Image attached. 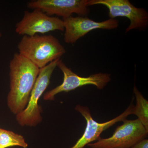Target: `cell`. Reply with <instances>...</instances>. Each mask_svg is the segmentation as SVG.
Here are the masks:
<instances>
[{
	"label": "cell",
	"mask_w": 148,
	"mask_h": 148,
	"mask_svg": "<svg viewBox=\"0 0 148 148\" xmlns=\"http://www.w3.org/2000/svg\"><path fill=\"white\" fill-rule=\"evenodd\" d=\"M64 40L66 43H75L80 38L95 29L112 30L119 27V21L116 18H110L106 21H96L83 16H70L63 18Z\"/></svg>",
	"instance_id": "obj_8"
},
{
	"label": "cell",
	"mask_w": 148,
	"mask_h": 148,
	"mask_svg": "<svg viewBox=\"0 0 148 148\" xmlns=\"http://www.w3.org/2000/svg\"><path fill=\"white\" fill-rule=\"evenodd\" d=\"M57 67L64 75L63 82L45 94L44 99L45 101H53L55 95L60 92H68L84 86L92 85L98 89H103L111 80V75L103 73L92 74L87 77L79 76L68 68L61 59Z\"/></svg>",
	"instance_id": "obj_6"
},
{
	"label": "cell",
	"mask_w": 148,
	"mask_h": 148,
	"mask_svg": "<svg viewBox=\"0 0 148 148\" xmlns=\"http://www.w3.org/2000/svg\"><path fill=\"white\" fill-rule=\"evenodd\" d=\"M134 106L131 104L123 112L113 119L103 123H99L93 119L88 108L78 105L76 110L79 112L86 122V127L83 134L71 148H83L85 146L101 138L103 131L121 121H123L128 115L133 114Z\"/></svg>",
	"instance_id": "obj_9"
},
{
	"label": "cell",
	"mask_w": 148,
	"mask_h": 148,
	"mask_svg": "<svg viewBox=\"0 0 148 148\" xmlns=\"http://www.w3.org/2000/svg\"><path fill=\"white\" fill-rule=\"evenodd\" d=\"M133 91L136 98V105L134 106L133 114L138 116V119L148 131V101L135 86Z\"/></svg>",
	"instance_id": "obj_11"
},
{
	"label": "cell",
	"mask_w": 148,
	"mask_h": 148,
	"mask_svg": "<svg viewBox=\"0 0 148 148\" xmlns=\"http://www.w3.org/2000/svg\"><path fill=\"white\" fill-rule=\"evenodd\" d=\"M28 146L24 137L21 135L0 128V148H7L14 146L27 148Z\"/></svg>",
	"instance_id": "obj_12"
},
{
	"label": "cell",
	"mask_w": 148,
	"mask_h": 148,
	"mask_svg": "<svg viewBox=\"0 0 148 148\" xmlns=\"http://www.w3.org/2000/svg\"><path fill=\"white\" fill-rule=\"evenodd\" d=\"M2 36V34L1 33V32H0V37Z\"/></svg>",
	"instance_id": "obj_14"
},
{
	"label": "cell",
	"mask_w": 148,
	"mask_h": 148,
	"mask_svg": "<svg viewBox=\"0 0 148 148\" xmlns=\"http://www.w3.org/2000/svg\"><path fill=\"white\" fill-rule=\"evenodd\" d=\"M17 47L19 54L40 69L60 59L66 52L59 40L51 35L23 36Z\"/></svg>",
	"instance_id": "obj_2"
},
{
	"label": "cell",
	"mask_w": 148,
	"mask_h": 148,
	"mask_svg": "<svg viewBox=\"0 0 148 148\" xmlns=\"http://www.w3.org/2000/svg\"><path fill=\"white\" fill-rule=\"evenodd\" d=\"M110 138H100L95 143L87 145L91 148H130L141 141L148 131L138 119L123 121Z\"/></svg>",
	"instance_id": "obj_4"
},
{
	"label": "cell",
	"mask_w": 148,
	"mask_h": 148,
	"mask_svg": "<svg viewBox=\"0 0 148 148\" xmlns=\"http://www.w3.org/2000/svg\"><path fill=\"white\" fill-rule=\"evenodd\" d=\"M9 68L10 90L8 106L16 115L26 108L40 69L19 53L14 54Z\"/></svg>",
	"instance_id": "obj_1"
},
{
	"label": "cell",
	"mask_w": 148,
	"mask_h": 148,
	"mask_svg": "<svg viewBox=\"0 0 148 148\" xmlns=\"http://www.w3.org/2000/svg\"><path fill=\"white\" fill-rule=\"evenodd\" d=\"M64 31L63 19L49 16L40 10L26 11L21 21L16 24L15 32L19 35L32 36L53 31Z\"/></svg>",
	"instance_id": "obj_7"
},
{
	"label": "cell",
	"mask_w": 148,
	"mask_h": 148,
	"mask_svg": "<svg viewBox=\"0 0 148 148\" xmlns=\"http://www.w3.org/2000/svg\"><path fill=\"white\" fill-rule=\"evenodd\" d=\"M88 6L101 5L109 10L110 18L125 17L129 19L130 24L125 33L132 30H143L148 25V12L143 8H138L128 0H88Z\"/></svg>",
	"instance_id": "obj_5"
},
{
	"label": "cell",
	"mask_w": 148,
	"mask_h": 148,
	"mask_svg": "<svg viewBox=\"0 0 148 148\" xmlns=\"http://www.w3.org/2000/svg\"><path fill=\"white\" fill-rule=\"evenodd\" d=\"M130 148H148V140L143 139Z\"/></svg>",
	"instance_id": "obj_13"
},
{
	"label": "cell",
	"mask_w": 148,
	"mask_h": 148,
	"mask_svg": "<svg viewBox=\"0 0 148 148\" xmlns=\"http://www.w3.org/2000/svg\"><path fill=\"white\" fill-rule=\"evenodd\" d=\"M88 0H37L28 3L29 8L40 10L49 16L56 15L63 18L76 14L86 16L89 12Z\"/></svg>",
	"instance_id": "obj_10"
},
{
	"label": "cell",
	"mask_w": 148,
	"mask_h": 148,
	"mask_svg": "<svg viewBox=\"0 0 148 148\" xmlns=\"http://www.w3.org/2000/svg\"><path fill=\"white\" fill-rule=\"evenodd\" d=\"M60 60L53 61L40 69L26 108L16 115V121L21 126H34L42 121L41 108L38 102L49 85L51 75Z\"/></svg>",
	"instance_id": "obj_3"
}]
</instances>
